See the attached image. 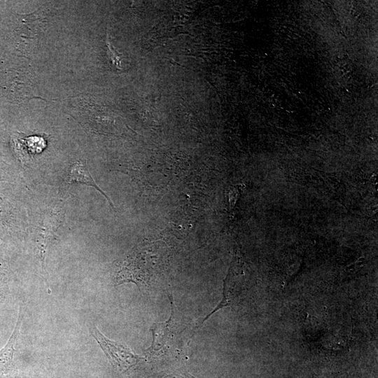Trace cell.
<instances>
[{
    "mask_svg": "<svg viewBox=\"0 0 378 378\" xmlns=\"http://www.w3.org/2000/svg\"><path fill=\"white\" fill-rule=\"evenodd\" d=\"M90 331L111 365L119 372L127 371L144 359L126 344L105 337L95 326H91Z\"/></svg>",
    "mask_w": 378,
    "mask_h": 378,
    "instance_id": "1",
    "label": "cell"
},
{
    "mask_svg": "<svg viewBox=\"0 0 378 378\" xmlns=\"http://www.w3.org/2000/svg\"><path fill=\"white\" fill-rule=\"evenodd\" d=\"M62 222V212L59 208L55 207L45 215L36 229L35 244L38 258L43 266H44L46 253L48 246L55 239Z\"/></svg>",
    "mask_w": 378,
    "mask_h": 378,
    "instance_id": "2",
    "label": "cell"
},
{
    "mask_svg": "<svg viewBox=\"0 0 378 378\" xmlns=\"http://www.w3.org/2000/svg\"><path fill=\"white\" fill-rule=\"evenodd\" d=\"M171 301V316L168 321L164 323H159L154 325L151 328L153 332V343L150 347L148 349L149 354H158L163 352H167L171 349L174 344V338L175 337V306L174 304L173 298L170 296Z\"/></svg>",
    "mask_w": 378,
    "mask_h": 378,
    "instance_id": "3",
    "label": "cell"
},
{
    "mask_svg": "<svg viewBox=\"0 0 378 378\" xmlns=\"http://www.w3.org/2000/svg\"><path fill=\"white\" fill-rule=\"evenodd\" d=\"M13 147L21 160L30 158L41 153L46 146V141L41 136H22L21 134H14L12 136Z\"/></svg>",
    "mask_w": 378,
    "mask_h": 378,
    "instance_id": "4",
    "label": "cell"
},
{
    "mask_svg": "<svg viewBox=\"0 0 378 378\" xmlns=\"http://www.w3.org/2000/svg\"><path fill=\"white\" fill-rule=\"evenodd\" d=\"M22 323V309L20 307L18 321L6 344L0 349V374L7 372L13 364L17 340Z\"/></svg>",
    "mask_w": 378,
    "mask_h": 378,
    "instance_id": "5",
    "label": "cell"
},
{
    "mask_svg": "<svg viewBox=\"0 0 378 378\" xmlns=\"http://www.w3.org/2000/svg\"><path fill=\"white\" fill-rule=\"evenodd\" d=\"M67 182L69 184L83 183L94 187L106 197L111 206L114 207L109 197L101 189V188L97 184V183L94 180L92 176L90 174V172L88 169V166L83 162L78 161L74 164H72L68 174Z\"/></svg>",
    "mask_w": 378,
    "mask_h": 378,
    "instance_id": "6",
    "label": "cell"
},
{
    "mask_svg": "<svg viewBox=\"0 0 378 378\" xmlns=\"http://www.w3.org/2000/svg\"><path fill=\"white\" fill-rule=\"evenodd\" d=\"M7 281V272L3 263L0 262V290L6 285Z\"/></svg>",
    "mask_w": 378,
    "mask_h": 378,
    "instance_id": "7",
    "label": "cell"
}]
</instances>
